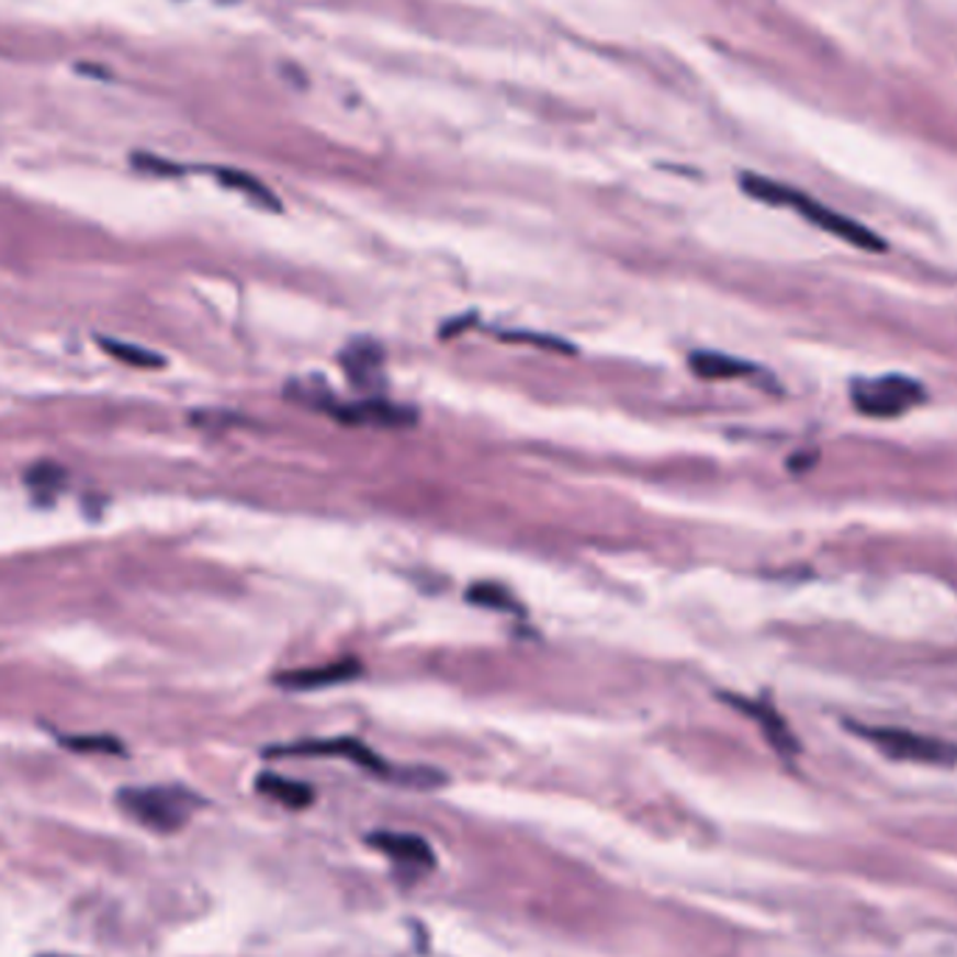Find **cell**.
<instances>
[{
	"label": "cell",
	"mask_w": 957,
	"mask_h": 957,
	"mask_svg": "<svg viewBox=\"0 0 957 957\" xmlns=\"http://www.w3.org/2000/svg\"><path fill=\"white\" fill-rule=\"evenodd\" d=\"M63 745L79 753H124L121 742L112 736H65Z\"/></svg>",
	"instance_id": "obj_15"
},
{
	"label": "cell",
	"mask_w": 957,
	"mask_h": 957,
	"mask_svg": "<svg viewBox=\"0 0 957 957\" xmlns=\"http://www.w3.org/2000/svg\"><path fill=\"white\" fill-rule=\"evenodd\" d=\"M370 846L379 848L381 854L392 857L401 868L429 870L435 868L437 857L431 846L417 834H398V832H375L370 834Z\"/></svg>",
	"instance_id": "obj_6"
},
{
	"label": "cell",
	"mask_w": 957,
	"mask_h": 957,
	"mask_svg": "<svg viewBox=\"0 0 957 957\" xmlns=\"http://www.w3.org/2000/svg\"><path fill=\"white\" fill-rule=\"evenodd\" d=\"M218 182H224L227 188H233V191H241L247 193L249 200L258 202L261 207H269V211H280V200L274 196L272 191H269L267 185H263L261 180H256L252 174H244V171H233V168H218L216 171Z\"/></svg>",
	"instance_id": "obj_12"
},
{
	"label": "cell",
	"mask_w": 957,
	"mask_h": 957,
	"mask_svg": "<svg viewBox=\"0 0 957 957\" xmlns=\"http://www.w3.org/2000/svg\"><path fill=\"white\" fill-rule=\"evenodd\" d=\"M924 401V386L908 375L857 379L852 384V404L865 417H902Z\"/></svg>",
	"instance_id": "obj_3"
},
{
	"label": "cell",
	"mask_w": 957,
	"mask_h": 957,
	"mask_svg": "<svg viewBox=\"0 0 957 957\" xmlns=\"http://www.w3.org/2000/svg\"><path fill=\"white\" fill-rule=\"evenodd\" d=\"M256 787H258V792L274 798V801H280L283 807H289V809H305L308 803L314 801L312 787H305V784H300V781H292V778L274 776V773H263V776H258Z\"/></svg>",
	"instance_id": "obj_11"
},
{
	"label": "cell",
	"mask_w": 957,
	"mask_h": 957,
	"mask_svg": "<svg viewBox=\"0 0 957 957\" xmlns=\"http://www.w3.org/2000/svg\"><path fill=\"white\" fill-rule=\"evenodd\" d=\"M330 415L342 417L348 424H373V426H409L415 424V412L406 409V406L386 404V401H364V404H350V406H328Z\"/></svg>",
	"instance_id": "obj_8"
},
{
	"label": "cell",
	"mask_w": 957,
	"mask_h": 957,
	"mask_svg": "<svg viewBox=\"0 0 957 957\" xmlns=\"http://www.w3.org/2000/svg\"><path fill=\"white\" fill-rule=\"evenodd\" d=\"M381 348L375 342H353L342 353V368L356 386H373L381 381Z\"/></svg>",
	"instance_id": "obj_9"
},
{
	"label": "cell",
	"mask_w": 957,
	"mask_h": 957,
	"mask_svg": "<svg viewBox=\"0 0 957 957\" xmlns=\"http://www.w3.org/2000/svg\"><path fill=\"white\" fill-rule=\"evenodd\" d=\"M25 485L32 487L37 502H50L65 487V471L54 462H40L25 473Z\"/></svg>",
	"instance_id": "obj_13"
},
{
	"label": "cell",
	"mask_w": 957,
	"mask_h": 957,
	"mask_svg": "<svg viewBox=\"0 0 957 957\" xmlns=\"http://www.w3.org/2000/svg\"><path fill=\"white\" fill-rule=\"evenodd\" d=\"M742 191L751 193L753 200L767 202V205L792 207V211L801 213L807 222H812L814 227H821V230H826L829 236L852 244V247L870 249V252H879V249H885L882 238H879L874 230H868L865 224L854 222V218L843 216V213L832 211V207L821 205V202H814L812 196L796 191V188L781 185V182H773V180H767V177L745 174L742 177Z\"/></svg>",
	"instance_id": "obj_1"
},
{
	"label": "cell",
	"mask_w": 957,
	"mask_h": 957,
	"mask_svg": "<svg viewBox=\"0 0 957 957\" xmlns=\"http://www.w3.org/2000/svg\"><path fill=\"white\" fill-rule=\"evenodd\" d=\"M43 957H63V955H43Z\"/></svg>",
	"instance_id": "obj_18"
},
{
	"label": "cell",
	"mask_w": 957,
	"mask_h": 957,
	"mask_svg": "<svg viewBox=\"0 0 957 957\" xmlns=\"http://www.w3.org/2000/svg\"><path fill=\"white\" fill-rule=\"evenodd\" d=\"M361 675V666L356 661H334L325 666H312V669H294L283 672L274 678V684L292 691H314V689H330V686L350 684Z\"/></svg>",
	"instance_id": "obj_5"
},
{
	"label": "cell",
	"mask_w": 957,
	"mask_h": 957,
	"mask_svg": "<svg viewBox=\"0 0 957 957\" xmlns=\"http://www.w3.org/2000/svg\"><path fill=\"white\" fill-rule=\"evenodd\" d=\"M468 597H471V603H478V605H493V608H504V605H510V599H507V594H504V590H498V588H487V585H482V588H471V594H468Z\"/></svg>",
	"instance_id": "obj_17"
},
{
	"label": "cell",
	"mask_w": 957,
	"mask_h": 957,
	"mask_svg": "<svg viewBox=\"0 0 957 957\" xmlns=\"http://www.w3.org/2000/svg\"><path fill=\"white\" fill-rule=\"evenodd\" d=\"M119 803L151 832L171 834L185 826L202 801L182 787H126L119 792Z\"/></svg>",
	"instance_id": "obj_2"
},
{
	"label": "cell",
	"mask_w": 957,
	"mask_h": 957,
	"mask_svg": "<svg viewBox=\"0 0 957 957\" xmlns=\"http://www.w3.org/2000/svg\"><path fill=\"white\" fill-rule=\"evenodd\" d=\"M734 709H740L742 714L751 717V720L758 722V728H762V734H765V740L770 742L773 747H776V753H781V756H796L798 753V742L796 736H792V731L787 728V722H784V717L778 714L773 706H767V702H756V700H745V697H734L728 695L725 697Z\"/></svg>",
	"instance_id": "obj_7"
},
{
	"label": "cell",
	"mask_w": 957,
	"mask_h": 957,
	"mask_svg": "<svg viewBox=\"0 0 957 957\" xmlns=\"http://www.w3.org/2000/svg\"><path fill=\"white\" fill-rule=\"evenodd\" d=\"M502 339H510V342H532L538 345V348H549V350H560V353H574L572 342H563V339H554V336H538V334H523V330H518V334H498Z\"/></svg>",
	"instance_id": "obj_16"
},
{
	"label": "cell",
	"mask_w": 957,
	"mask_h": 957,
	"mask_svg": "<svg viewBox=\"0 0 957 957\" xmlns=\"http://www.w3.org/2000/svg\"><path fill=\"white\" fill-rule=\"evenodd\" d=\"M689 364L691 370H695V375L709 381L740 379V375H751L753 370H756L751 361L734 359V356H725V353H711V350H700V353H695L689 359Z\"/></svg>",
	"instance_id": "obj_10"
},
{
	"label": "cell",
	"mask_w": 957,
	"mask_h": 957,
	"mask_svg": "<svg viewBox=\"0 0 957 957\" xmlns=\"http://www.w3.org/2000/svg\"><path fill=\"white\" fill-rule=\"evenodd\" d=\"M101 350L104 353H110L112 359L124 361V364H132V368H162V356L151 353V350L140 348V345H130V342H119V339H104L101 336L99 339Z\"/></svg>",
	"instance_id": "obj_14"
},
{
	"label": "cell",
	"mask_w": 957,
	"mask_h": 957,
	"mask_svg": "<svg viewBox=\"0 0 957 957\" xmlns=\"http://www.w3.org/2000/svg\"><path fill=\"white\" fill-rule=\"evenodd\" d=\"M863 740L874 742L882 753L902 762H919V765H955L957 762V745L944 740H933V736L915 734V731H904V728H870L852 722Z\"/></svg>",
	"instance_id": "obj_4"
}]
</instances>
